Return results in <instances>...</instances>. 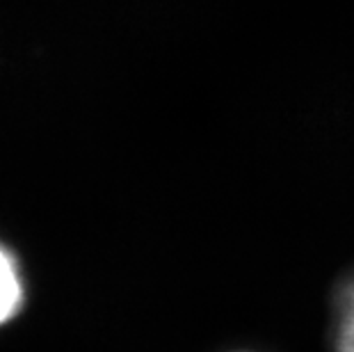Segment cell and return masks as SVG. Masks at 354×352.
Instances as JSON below:
<instances>
[{
    "instance_id": "cell-1",
    "label": "cell",
    "mask_w": 354,
    "mask_h": 352,
    "mask_svg": "<svg viewBox=\"0 0 354 352\" xmlns=\"http://www.w3.org/2000/svg\"><path fill=\"white\" fill-rule=\"evenodd\" d=\"M21 304H24V281L19 266L12 254L0 245V325L17 316Z\"/></svg>"
},
{
    "instance_id": "cell-2",
    "label": "cell",
    "mask_w": 354,
    "mask_h": 352,
    "mask_svg": "<svg viewBox=\"0 0 354 352\" xmlns=\"http://www.w3.org/2000/svg\"><path fill=\"white\" fill-rule=\"evenodd\" d=\"M334 343L338 352H354V277L345 281L334 306Z\"/></svg>"
}]
</instances>
